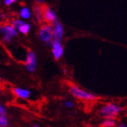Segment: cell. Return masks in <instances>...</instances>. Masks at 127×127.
Wrapping results in <instances>:
<instances>
[{
    "instance_id": "cell-1",
    "label": "cell",
    "mask_w": 127,
    "mask_h": 127,
    "mask_svg": "<svg viewBox=\"0 0 127 127\" xmlns=\"http://www.w3.org/2000/svg\"><path fill=\"white\" fill-rule=\"evenodd\" d=\"M123 111V108L115 103L104 104L99 109V114L104 119H115Z\"/></svg>"
},
{
    "instance_id": "cell-2",
    "label": "cell",
    "mask_w": 127,
    "mask_h": 127,
    "mask_svg": "<svg viewBox=\"0 0 127 127\" xmlns=\"http://www.w3.org/2000/svg\"><path fill=\"white\" fill-rule=\"evenodd\" d=\"M69 92L74 97L78 98L80 100L83 101H94L97 98V96L91 92H88L84 91L82 88L77 87L74 84H70L69 87Z\"/></svg>"
},
{
    "instance_id": "cell-3",
    "label": "cell",
    "mask_w": 127,
    "mask_h": 127,
    "mask_svg": "<svg viewBox=\"0 0 127 127\" xmlns=\"http://www.w3.org/2000/svg\"><path fill=\"white\" fill-rule=\"evenodd\" d=\"M39 37L47 46H52L53 41V26L49 24L42 25L39 30Z\"/></svg>"
},
{
    "instance_id": "cell-4",
    "label": "cell",
    "mask_w": 127,
    "mask_h": 127,
    "mask_svg": "<svg viewBox=\"0 0 127 127\" xmlns=\"http://www.w3.org/2000/svg\"><path fill=\"white\" fill-rule=\"evenodd\" d=\"M0 32L3 34V41L5 42H10L12 38L17 36V31L12 24L3 25L0 27Z\"/></svg>"
},
{
    "instance_id": "cell-5",
    "label": "cell",
    "mask_w": 127,
    "mask_h": 127,
    "mask_svg": "<svg viewBox=\"0 0 127 127\" xmlns=\"http://www.w3.org/2000/svg\"><path fill=\"white\" fill-rule=\"evenodd\" d=\"M25 67L29 73H34L37 69V58L33 51H29L27 55Z\"/></svg>"
},
{
    "instance_id": "cell-6",
    "label": "cell",
    "mask_w": 127,
    "mask_h": 127,
    "mask_svg": "<svg viewBox=\"0 0 127 127\" xmlns=\"http://www.w3.org/2000/svg\"><path fill=\"white\" fill-rule=\"evenodd\" d=\"M52 52L54 59L56 60H59L63 57L64 54V48L61 41L53 40L52 43Z\"/></svg>"
},
{
    "instance_id": "cell-7",
    "label": "cell",
    "mask_w": 127,
    "mask_h": 127,
    "mask_svg": "<svg viewBox=\"0 0 127 127\" xmlns=\"http://www.w3.org/2000/svg\"><path fill=\"white\" fill-rule=\"evenodd\" d=\"M44 20L49 24H54L55 22L58 21L57 15L52 8L49 6L44 7Z\"/></svg>"
},
{
    "instance_id": "cell-8",
    "label": "cell",
    "mask_w": 127,
    "mask_h": 127,
    "mask_svg": "<svg viewBox=\"0 0 127 127\" xmlns=\"http://www.w3.org/2000/svg\"><path fill=\"white\" fill-rule=\"evenodd\" d=\"M64 35V27L58 20L53 24V40L61 41Z\"/></svg>"
},
{
    "instance_id": "cell-9",
    "label": "cell",
    "mask_w": 127,
    "mask_h": 127,
    "mask_svg": "<svg viewBox=\"0 0 127 127\" xmlns=\"http://www.w3.org/2000/svg\"><path fill=\"white\" fill-rule=\"evenodd\" d=\"M34 14L36 22L37 24H41L44 20V8L41 7V5H40L39 4L34 5Z\"/></svg>"
},
{
    "instance_id": "cell-10",
    "label": "cell",
    "mask_w": 127,
    "mask_h": 127,
    "mask_svg": "<svg viewBox=\"0 0 127 127\" xmlns=\"http://www.w3.org/2000/svg\"><path fill=\"white\" fill-rule=\"evenodd\" d=\"M13 92L18 97L22 99H27L31 96V91L27 89H24V88L16 87L13 89Z\"/></svg>"
},
{
    "instance_id": "cell-11",
    "label": "cell",
    "mask_w": 127,
    "mask_h": 127,
    "mask_svg": "<svg viewBox=\"0 0 127 127\" xmlns=\"http://www.w3.org/2000/svg\"><path fill=\"white\" fill-rule=\"evenodd\" d=\"M101 126L102 127H115L117 126V122L115 119H104Z\"/></svg>"
},
{
    "instance_id": "cell-12",
    "label": "cell",
    "mask_w": 127,
    "mask_h": 127,
    "mask_svg": "<svg viewBox=\"0 0 127 127\" xmlns=\"http://www.w3.org/2000/svg\"><path fill=\"white\" fill-rule=\"evenodd\" d=\"M20 16L22 19L27 20L31 17V12L30 9L27 7H23L21 9L20 12Z\"/></svg>"
},
{
    "instance_id": "cell-13",
    "label": "cell",
    "mask_w": 127,
    "mask_h": 127,
    "mask_svg": "<svg viewBox=\"0 0 127 127\" xmlns=\"http://www.w3.org/2000/svg\"><path fill=\"white\" fill-rule=\"evenodd\" d=\"M17 30L19 31L20 33H21V34H27L29 33L30 30H31V25L25 22V23L23 25H21Z\"/></svg>"
},
{
    "instance_id": "cell-14",
    "label": "cell",
    "mask_w": 127,
    "mask_h": 127,
    "mask_svg": "<svg viewBox=\"0 0 127 127\" xmlns=\"http://www.w3.org/2000/svg\"><path fill=\"white\" fill-rule=\"evenodd\" d=\"M8 119L6 115H0V127H7Z\"/></svg>"
},
{
    "instance_id": "cell-15",
    "label": "cell",
    "mask_w": 127,
    "mask_h": 127,
    "mask_svg": "<svg viewBox=\"0 0 127 127\" xmlns=\"http://www.w3.org/2000/svg\"><path fill=\"white\" fill-rule=\"evenodd\" d=\"M25 23V21H24L23 20H15L13 21V23H12V25L15 27V28L17 30L19 27L21 26V25H23Z\"/></svg>"
},
{
    "instance_id": "cell-16",
    "label": "cell",
    "mask_w": 127,
    "mask_h": 127,
    "mask_svg": "<svg viewBox=\"0 0 127 127\" xmlns=\"http://www.w3.org/2000/svg\"><path fill=\"white\" fill-rule=\"evenodd\" d=\"M75 105L74 101H73L72 100H69V99H67L64 101V106L66 108H73Z\"/></svg>"
},
{
    "instance_id": "cell-17",
    "label": "cell",
    "mask_w": 127,
    "mask_h": 127,
    "mask_svg": "<svg viewBox=\"0 0 127 127\" xmlns=\"http://www.w3.org/2000/svg\"><path fill=\"white\" fill-rule=\"evenodd\" d=\"M16 1V0H4V4L5 5H7V6H9V5L14 3Z\"/></svg>"
},
{
    "instance_id": "cell-18",
    "label": "cell",
    "mask_w": 127,
    "mask_h": 127,
    "mask_svg": "<svg viewBox=\"0 0 127 127\" xmlns=\"http://www.w3.org/2000/svg\"><path fill=\"white\" fill-rule=\"evenodd\" d=\"M0 115H6V111H5V109L4 108V107L2 106L1 104H0Z\"/></svg>"
},
{
    "instance_id": "cell-19",
    "label": "cell",
    "mask_w": 127,
    "mask_h": 127,
    "mask_svg": "<svg viewBox=\"0 0 127 127\" xmlns=\"http://www.w3.org/2000/svg\"><path fill=\"white\" fill-rule=\"evenodd\" d=\"M116 127H127V125L125 123H120V124L117 125Z\"/></svg>"
},
{
    "instance_id": "cell-20",
    "label": "cell",
    "mask_w": 127,
    "mask_h": 127,
    "mask_svg": "<svg viewBox=\"0 0 127 127\" xmlns=\"http://www.w3.org/2000/svg\"><path fill=\"white\" fill-rule=\"evenodd\" d=\"M35 1L37 2V3L41 4V3H43L44 2H45V0H35Z\"/></svg>"
},
{
    "instance_id": "cell-21",
    "label": "cell",
    "mask_w": 127,
    "mask_h": 127,
    "mask_svg": "<svg viewBox=\"0 0 127 127\" xmlns=\"http://www.w3.org/2000/svg\"><path fill=\"white\" fill-rule=\"evenodd\" d=\"M32 127H40V126H38L37 124H34V125L32 126Z\"/></svg>"
}]
</instances>
